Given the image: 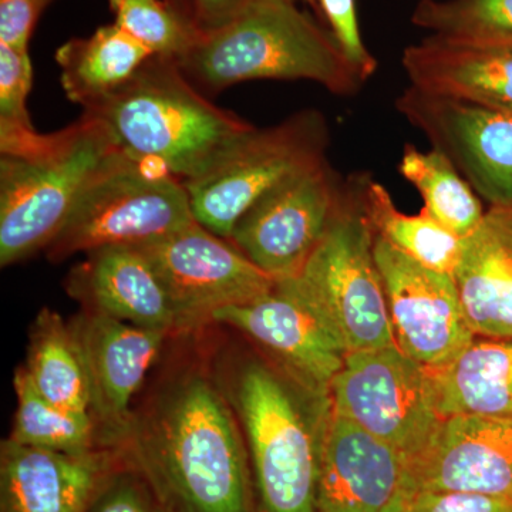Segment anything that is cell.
I'll return each instance as SVG.
<instances>
[{"mask_svg":"<svg viewBox=\"0 0 512 512\" xmlns=\"http://www.w3.org/2000/svg\"><path fill=\"white\" fill-rule=\"evenodd\" d=\"M117 448L165 512H255L247 444L207 328L170 340Z\"/></svg>","mask_w":512,"mask_h":512,"instance_id":"obj_1","label":"cell"},{"mask_svg":"<svg viewBox=\"0 0 512 512\" xmlns=\"http://www.w3.org/2000/svg\"><path fill=\"white\" fill-rule=\"evenodd\" d=\"M210 328L212 367L247 444L255 512H318L329 396L306 389L268 356L232 348L222 336L212 338Z\"/></svg>","mask_w":512,"mask_h":512,"instance_id":"obj_2","label":"cell"},{"mask_svg":"<svg viewBox=\"0 0 512 512\" xmlns=\"http://www.w3.org/2000/svg\"><path fill=\"white\" fill-rule=\"evenodd\" d=\"M178 63L204 94L251 80H311L349 96L363 83L332 32L298 0H248L227 25L201 33Z\"/></svg>","mask_w":512,"mask_h":512,"instance_id":"obj_3","label":"cell"},{"mask_svg":"<svg viewBox=\"0 0 512 512\" xmlns=\"http://www.w3.org/2000/svg\"><path fill=\"white\" fill-rule=\"evenodd\" d=\"M83 114L106 124L127 156L181 181L201 174L254 128L211 103L177 60L161 56L150 57L126 86Z\"/></svg>","mask_w":512,"mask_h":512,"instance_id":"obj_4","label":"cell"},{"mask_svg":"<svg viewBox=\"0 0 512 512\" xmlns=\"http://www.w3.org/2000/svg\"><path fill=\"white\" fill-rule=\"evenodd\" d=\"M106 124L83 114L28 156L0 158V265L46 251L96 175L120 153Z\"/></svg>","mask_w":512,"mask_h":512,"instance_id":"obj_5","label":"cell"},{"mask_svg":"<svg viewBox=\"0 0 512 512\" xmlns=\"http://www.w3.org/2000/svg\"><path fill=\"white\" fill-rule=\"evenodd\" d=\"M363 180L346 188L335 217L301 271L285 278L335 332L346 352L396 345Z\"/></svg>","mask_w":512,"mask_h":512,"instance_id":"obj_6","label":"cell"},{"mask_svg":"<svg viewBox=\"0 0 512 512\" xmlns=\"http://www.w3.org/2000/svg\"><path fill=\"white\" fill-rule=\"evenodd\" d=\"M120 151L84 190L46 249L50 262L104 247H146L195 224L183 181Z\"/></svg>","mask_w":512,"mask_h":512,"instance_id":"obj_7","label":"cell"},{"mask_svg":"<svg viewBox=\"0 0 512 512\" xmlns=\"http://www.w3.org/2000/svg\"><path fill=\"white\" fill-rule=\"evenodd\" d=\"M328 146V123L316 110L299 111L276 126L251 128L210 167L183 181L195 221L229 239L262 195L325 163Z\"/></svg>","mask_w":512,"mask_h":512,"instance_id":"obj_8","label":"cell"},{"mask_svg":"<svg viewBox=\"0 0 512 512\" xmlns=\"http://www.w3.org/2000/svg\"><path fill=\"white\" fill-rule=\"evenodd\" d=\"M330 406L393 447L410 466L439 433L430 373L399 346L349 353L333 379Z\"/></svg>","mask_w":512,"mask_h":512,"instance_id":"obj_9","label":"cell"},{"mask_svg":"<svg viewBox=\"0 0 512 512\" xmlns=\"http://www.w3.org/2000/svg\"><path fill=\"white\" fill-rule=\"evenodd\" d=\"M138 248L148 256L170 296L181 335L210 328L215 312L254 301L276 284L232 242L198 222Z\"/></svg>","mask_w":512,"mask_h":512,"instance_id":"obj_10","label":"cell"},{"mask_svg":"<svg viewBox=\"0 0 512 512\" xmlns=\"http://www.w3.org/2000/svg\"><path fill=\"white\" fill-rule=\"evenodd\" d=\"M345 190L325 161L262 195L228 241L265 274L291 278L328 231Z\"/></svg>","mask_w":512,"mask_h":512,"instance_id":"obj_11","label":"cell"},{"mask_svg":"<svg viewBox=\"0 0 512 512\" xmlns=\"http://www.w3.org/2000/svg\"><path fill=\"white\" fill-rule=\"evenodd\" d=\"M394 106L454 164L481 200L490 207L512 205V111L413 86Z\"/></svg>","mask_w":512,"mask_h":512,"instance_id":"obj_12","label":"cell"},{"mask_svg":"<svg viewBox=\"0 0 512 512\" xmlns=\"http://www.w3.org/2000/svg\"><path fill=\"white\" fill-rule=\"evenodd\" d=\"M375 259L396 345L427 370L450 365L476 338L454 276L421 265L379 235Z\"/></svg>","mask_w":512,"mask_h":512,"instance_id":"obj_13","label":"cell"},{"mask_svg":"<svg viewBox=\"0 0 512 512\" xmlns=\"http://www.w3.org/2000/svg\"><path fill=\"white\" fill-rule=\"evenodd\" d=\"M212 325L241 333L313 393L329 396L330 384L345 365L338 336L286 279L254 301L215 312Z\"/></svg>","mask_w":512,"mask_h":512,"instance_id":"obj_14","label":"cell"},{"mask_svg":"<svg viewBox=\"0 0 512 512\" xmlns=\"http://www.w3.org/2000/svg\"><path fill=\"white\" fill-rule=\"evenodd\" d=\"M69 322L89 376L101 447L117 448L137 397L175 336L84 311Z\"/></svg>","mask_w":512,"mask_h":512,"instance_id":"obj_15","label":"cell"},{"mask_svg":"<svg viewBox=\"0 0 512 512\" xmlns=\"http://www.w3.org/2000/svg\"><path fill=\"white\" fill-rule=\"evenodd\" d=\"M417 491H460L512 501V419L447 417L427 450L404 471Z\"/></svg>","mask_w":512,"mask_h":512,"instance_id":"obj_16","label":"cell"},{"mask_svg":"<svg viewBox=\"0 0 512 512\" xmlns=\"http://www.w3.org/2000/svg\"><path fill=\"white\" fill-rule=\"evenodd\" d=\"M120 461L119 448L64 453L3 440L0 512H87Z\"/></svg>","mask_w":512,"mask_h":512,"instance_id":"obj_17","label":"cell"},{"mask_svg":"<svg viewBox=\"0 0 512 512\" xmlns=\"http://www.w3.org/2000/svg\"><path fill=\"white\" fill-rule=\"evenodd\" d=\"M404 460L330 406L320 446L318 512H384L403 485Z\"/></svg>","mask_w":512,"mask_h":512,"instance_id":"obj_18","label":"cell"},{"mask_svg":"<svg viewBox=\"0 0 512 512\" xmlns=\"http://www.w3.org/2000/svg\"><path fill=\"white\" fill-rule=\"evenodd\" d=\"M84 255L64 279L67 295L82 311L170 336L181 335L170 296L143 249L121 245Z\"/></svg>","mask_w":512,"mask_h":512,"instance_id":"obj_19","label":"cell"},{"mask_svg":"<svg viewBox=\"0 0 512 512\" xmlns=\"http://www.w3.org/2000/svg\"><path fill=\"white\" fill-rule=\"evenodd\" d=\"M403 69L410 86L512 111V43H471L430 35L407 47Z\"/></svg>","mask_w":512,"mask_h":512,"instance_id":"obj_20","label":"cell"},{"mask_svg":"<svg viewBox=\"0 0 512 512\" xmlns=\"http://www.w3.org/2000/svg\"><path fill=\"white\" fill-rule=\"evenodd\" d=\"M453 276L471 332L512 339V205L485 211L463 239Z\"/></svg>","mask_w":512,"mask_h":512,"instance_id":"obj_21","label":"cell"},{"mask_svg":"<svg viewBox=\"0 0 512 512\" xmlns=\"http://www.w3.org/2000/svg\"><path fill=\"white\" fill-rule=\"evenodd\" d=\"M437 412L512 419V339L476 336L456 360L429 370Z\"/></svg>","mask_w":512,"mask_h":512,"instance_id":"obj_22","label":"cell"},{"mask_svg":"<svg viewBox=\"0 0 512 512\" xmlns=\"http://www.w3.org/2000/svg\"><path fill=\"white\" fill-rule=\"evenodd\" d=\"M153 53L119 25L101 26L89 37H77L60 46V67L67 99L89 109L126 86Z\"/></svg>","mask_w":512,"mask_h":512,"instance_id":"obj_23","label":"cell"},{"mask_svg":"<svg viewBox=\"0 0 512 512\" xmlns=\"http://www.w3.org/2000/svg\"><path fill=\"white\" fill-rule=\"evenodd\" d=\"M30 382L49 402L74 413L92 414V394L82 350L72 325L43 308L29 328L25 365Z\"/></svg>","mask_w":512,"mask_h":512,"instance_id":"obj_24","label":"cell"},{"mask_svg":"<svg viewBox=\"0 0 512 512\" xmlns=\"http://www.w3.org/2000/svg\"><path fill=\"white\" fill-rule=\"evenodd\" d=\"M363 207L376 235L427 268L453 275L463 238L434 220L426 210L406 215L397 210L390 192L377 181L363 180Z\"/></svg>","mask_w":512,"mask_h":512,"instance_id":"obj_25","label":"cell"},{"mask_svg":"<svg viewBox=\"0 0 512 512\" xmlns=\"http://www.w3.org/2000/svg\"><path fill=\"white\" fill-rule=\"evenodd\" d=\"M399 173L420 192L424 210L457 237L467 238L483 221L481 198L441 151L404 147Z\"/></svg>","mask_w":512,"mask_h":512,"instance_id":"obj_26","label":"cell"},{"mask_svg":"<svg viewBox=\"0 0 512 512\" xmlns=\"http://www.w3.org/2000/svg\"><path fill=\"white\" fill-rule=\"evenodd\" d=\"M13 387L18 406L8 440L64 453L101 448L99 429L92 414L69 412L49 402L30 382L25 367L16 369Z\"/></svg>","mask_w":512,"mask_h":512,"instance_id":"obj_27","label":"cell"},{"mask_svg":"<svg viewBox=\"0 0 512 512\" xmlns=\"http://www.w3.org/2000/svg\"><path fill=\"white\" fill-rule=\"evenodd\" d=\"M413 25L471 43H512V0H420Z\"/></svg>","mask_w":512,"mask_h":512,"instance_id":"obj_28","label":"cell"},{"mask_svg":"<svg viewBox=\"0 0 512 512\" xmlns=\"http://www.w3.org/2000/svg\"><path fill=\"white\" fill-rule=\"evenodd\" d=\"M29 50L0 43V153L28 156L45 146L49 134L36 131L30 120L28 97L32 89Z\"/></svg>","mask_w":512,"mask_h":512,"instance_id":"obj_29","label":"cell"},{"mask_svg":"<svg viewBox=\"0 0 512 512\" xmlns=\"http://www.w3.org/2000/svg\"><path fill=\"white\" fill-rule=\"evenodd\" d=\"M114 23L154 56L181 59L195 46L201 30L165 0H109Z\"/></svg>","mask_w":512,"mask_h":512,"instance_id":"obj_30","label":"cell"},{"mask_svg":"<svg viewBox=\"0 0 512 512\" xmlns=\"http://www.w3.org/2000/svg\"><path fill=\"white\" fill-rule=\"evenodd\" d=\"M120 450V448H119ZM87 512H165L136 468L121 454L119 466L106 477Z\"/></svg>","mask_w":512,"mask_h":512,"instance_id":"obj_31","label":"cell"},{"mask_svg":"<svg viewBox=\"0 0 512 512\" xmlns=\"http://www.w3.org/2000/svg\"><path fill=\"white\" fill-rule=\"evenodd\" d=\"M318 6L328 20V29L339 43L346 60L360 79L366 82L375 74L377 62L363 42L357 20L356 0H318Z\"/></svg>","mask_w":512,"mask_h":512,"instance_id":"obj_32","label":"cell"},{"mask_svg":"<svg viewBox=\"0 0 512 512\" xmlns=\"http://www.w3.org/2000/svg\"><path fill=\"white\" fill-rule=\"evenodd\" d=\"M410 512H512V501L460 491H417Z\"/></svg>","mask_w":512,"mask_h":512,"instance_id":"obj_33","label":"cell"},{"mask_svg":"<svg viewBox=\"0 0 512 512\" xmlns=\"http://www.w3.org/2000/svg\"><path fill=\"white\" fill-rule=\"evenodd\" d=\"M43 0H0V43L16 49L29 50V40Z\"/></svg>","mask_w":512,"mask_h":512,"instance_id":"obj_34","label":"cell"},{"mask_svg":"<svg viewBox=\"0 0 512 512\" xmlns=\"http://www.w3.org/2000/svg\"><path fill=\"white\" fill-rule=\"evenodd\" d=\"M248 0H194L195 22L201 33L212 32L227 25L238 15Z\"/></svg>","mask_w":512,"mask_h":512,"instance_id":"obj_35","label":"cell"},{"mask_svg":"<svg viewBox=\"0 0 512 512\" xmlns=\"http://www.w3.org/2000/svg\"><path fill=\"white\" fill-rule=\"evenodd\" d=\"M414 491L406 483L400 487L399 493L392 501V504L387 507L384 512H410V503H412V495Z\"/></svg>","mask_w":512,"mask_h":512,"instance_id":"obj_36","label":"cell"},{"mask_svg":"<svg viewBox=\"0 0 512 512\" xmlns=\"http://www.w3.org/2000/svg\"><path fill=\"white\" fill-rule=\"evenodd\" d=\"M165 2L197 25V22H195L194 0H165Z\"/></svg>","mask_w":512,"mask_h":512,"instance_id":"obj_37","label":"cell"},{"mask_svg":"<svg viewBox=\"0 0 512 512\" xmlns=\"http://www.w3.org/2000/svg\"><path fill=\"white\" fill-rule=\"evenodd\" d=\"M306 2L312 3L313 6H318V0H306Z\"/></svg>","mask_w":512,"mask_h":512,"instance_id":"obj_38","label":"cell"},{"mask_svg":"<svg viewBox=\"0 0 512 512\" xmlns=\"http://www.w3.org/2000/svg\"><path fill=\"white\" fill-rule=\"evenodd\" d=\"M43 2H45V5H49L50 2H52V0H43Z\"/></svg>","mask_w":512,"mask_h":512,"instance_id":"obj_39","label":"cell"}]
</instances>
